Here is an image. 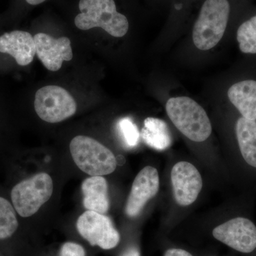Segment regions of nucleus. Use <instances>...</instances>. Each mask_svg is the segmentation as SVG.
Listing matches in <instances>:
<instances>
[{
  "label": "nucleus",
  "instance_id": "nucleus-11",
  "mask_svg": "<svg viewBox=\"0 0 256 256\" xmlns=\"http://www.w3.org/2000/svg\"><path fill=\"white\" fill-rule=\"evenodd\" d=\"M34 38L38 60L50 72H57L62 68L64 62L73 58V50L68 37L56 38L40 32L35 34Z\"/></svg>",
  "mask_w": 256,
  "mask_h": 256
},
{
  "label": "nucleus",
  "instance_id": "nucleus-7",
  "mask_svg": "<svg viewBox=\"0 0 256 256\" xmlns=\"http://www.w3.org/2000/svg\"><path fill=\"white\" fill-rule=\"evenodd\" d=\"M76 227L79 234L90 245L104 250L117 246L120 240L110 218L92 210H88L78 217Z\"/></svg>",
  "mask_w": 256,
  "mask_h": 256
},
{
  "label": "nucleus",
  "instance_id": "nucleus-15",
  "mask_svg": "<svg viewBox=\"0 0 256 256\" xmlns=\"http://www.w3.org/2000/svg\"><path fill=\"white\" fill-rule=\"evenodd\" d=\"M140 137L146 146L156 150H164L172 142L168 124L162 120L156 118L150 117L144 120Z\"/></svg>",
  "mask_w": 256,
  "mask_h": 256
},
{
  "label": "nucleus",
  "instance_id": "nucleus-6",
  "mask_svg": "<svg viewBox=\"0 0 256 256\" xmlns=\"http://www.w3.org/2000/svg\"><path fill=\"white\" fill-rule=\"evenodd\" d=\"M34 109L45 122L57 124L73 116L77 104L68 90L58 86H46L37 90Z\"/></svg>",
  "mask_w": 256,
  "mask_h": 256
},
{
  "label": "nucleus",
  "instance_id": "nucleus-16",
  "mask_svg": "<svg viewBox=\"0 0 256 256\" xmlns=\"http://www.w3.org/2000/svg\"><path fill=\"white\" fill-rule=\"evenodd\" d=\"M236 132L242 158L256 168V120L240 118L236 124Z\"/></svg>",
  "mask_w": 256,
  "mask_h": 256
},
{
  "label": "nucleus",
  "instance_id": "nucleus-18",
  "mask_svg": "<svg viewBox=\"0 0 256 256\" xmlns=\"http://www.w3.org/2000/svg\"><path fill=\"white\" fill-rule=\"evenodd\" d=\"M117 128L126 146L132 148L138 146L140 138V132L132 119L124 118L120 120Z\"/></svg>",
  "mask_w": 256,
  "mask_h": 256
},
{
  "label": "nucleus",
  "instance_id": "nucleus-3",
  "mask_svg": "<svg viewBox=\"0 0 256 256\" xmlns=\"http://www.w3.org/2000/svg\"><path fill=\"white\" fill-rule=\"evenodd\" d=\"M166 111L175 127L194 142H204L212 134L206 111L193 99L186 96L171 98L166 102Z\"/></svg>",
  "mask_w": 256,
  "mask_h": 256
},
{
  "label": "nucleus",
  "instance_id": "nucleus-12",
  "mask_svg": "<svg viewBox=\"0 0 256 256\" xmlns=\"http://www.w3.org/2000/svg\"><path fill=\"white\" fill-rule=\"evenodd\" d=\"M0 52L11 55L20 66H28L36 53L34 38L28 32L5 33L0 36Z\"/></svg>",
  "mask_w": 256,
  "mask_h": 256
},
{
  "label": "nucleus",
  "instance_id": "nucleus-13",
  "mask_svg": "<svg viewBox=\"0 0 256 256\" xmlns=\"http://www.w3.org/2000/svg\"><path fill=\"white\" fill-rule=\"evenodd\" d=\"M84 206L88 210L105 214L109 210L108 186L102 176L86 178L82 184Z\"/></svg>",
  "mask_w": 256,
  "mask_h": 256
},
{
  "label": "nucleus",
  "instance_id": "nucleus-9",
  "mask_svg": "<svg viewBox=\"0 0 256 256\" xmlns=\"http://www.w3.org/2000/svg\"><path fill=\"white\" fill-rule=\"evenodd\" d=\"M171 180L175 200L178 205L186 206L196 201L203 182L194 165L188 162L176 163L172 170Z\"/></svg>",
  "mask_w": 256,
  "mask_h": 256
},
{
  "label": "nucleus",
  "instance_id": "nucleus-14",
  "mask_svg": "<svg viewBox=\"0 0 256 256\" xmlns=\"http://www.w3.org/2000/svg\"><path fill=\"white\" fill-rule=\"evenodd\" d=\"M228 97L244 118L256 120V80H246L229 88Z\"/></svg>",
  "mask_w": 256,
  "mask_h": 256
},
{
  "label": "nucleus",
  "instance_id": "nucleus-1",
  "mask_svg": "<svg viewBox=\"0 0 256 256\" xmlns=\"http://www.w3.org/2000/svg\"><path fill=\"white\" fill-rule=\"evenodd\" d=\"M74 23L78 30L100 28L110 36L120 38L130 28L127 15L118 10L116 0H78Z\"/></svg>",
  "mask_w": 256,
  "mask_h": 256
},
{
  "label": "nucleus",
  "instance_id": "nucleus-19",
  "mask_svg": "<svg viewBox=\"0 0 256 256\" xmlns=\"http://www.w3.org/2000/svg\"><path fill=\"white\" fill-rule=\"evenodd\" d=\"M60 256H86V250L80 244L67 242L62 246Z\"/></svg>",
  "mask_w": 256,
  "mask_h": 256
},
{
  "label": "nucleus",
  "instance_id": "nucleus-2",
  "mask_svg": "<svg viewBox=\"0 0 256 256\" xmlns=\"http://www.w3.org/2000/svg\"><path fill=\"white\" fill-rule=\"evenodd\" d=\"M232 5L229 0H204L193 26L192 38L197 48L212 50L226 30Z\"/></svg>",
  "mask_w": 256,
  "mask_h": 256
},
{
  "label": "nucleus",
  "instance_id": "nucleus-5",
  "mask_svg": "<svg viewBox=\"0 0 256 256\" xmlns=\"http://www.w3.org/2000/svg\"><path fill=\"white\" fill-rule=\"evenodd\" d=\"M70 151L79 169L92 176L110 174L117 166V159L114 153L98 141L88 136L73 138Z\"/></svg>",
  "mask_w": 256,
  "mask_h": 256
},
{
  "label": "nucleus",
  "instance_id": "nucleus-21",
  "mask_svg": "<svg viewBox=\"0 0 256 256\" xmlns=\"http://www.w3.org/2000/svg\"><path fill=\"white\" fill-rule=\"evenodd\" d=\"M121 256H140L139 250L136 248H129Z\"/></svg>",
  "mask_w": 256,
  "mask_h": 256
},
{
  "label": "nucleus",
  "instance_id": "nucleus-8",
  "mask_svg": "<svg viewBox=\"0 0 256 256\" xmlns=\"http://www.w3.org/2000/svg\"><path fill=\"white\" fill-rule=\"evenodd\" d=\"M213 236L239 252L248 254L256 248V226L248 218L237 217L220 224L214 229Z\"/></svg>",
  "mask_w": 256,
  "mask_h": 256
},
{
  "label": "nucleus",
  "instance_id": "nucleus-4",
  "mask_svg": "<svg viewBox=\"0 0 256 256\" xmlns=\"http://www.w3.org/2000/svg\"><path fill=\"white\" fill-rule=\"evenodd\" d=\"M54 191L50 174L41 172L22 178L10 188V200L21 218H30L50 200Z\"/></svg>",
  "mask_w": 256,
  "mask_h": 256
},
{
  "label": "nucleus",
  "instance_id": "nucleus-10",
  "mask_svg": "<svg viewBox=\"0 0 256 256\" xmlns=\"http://www.w3.org/2000/svg\"><path fill=\"white\" fill-rule=\"evenodd\" d=\"M159 188L158 170L151 166L143 168L133 182L124 208L126 215L130 218L138 216L148 202L156 196Z\"/></svg>",
  "mask_w": 256,
  "mask_h": 256
},
{
  "label": "nucleus",
  "instance_id": "nucleus-20",
  "mask_svg": "<svg viewBox=\"0 0 256 256\" xmlns=\"http://www.w3.org/2000/svg\"><path fill=\"white\" fill-rule=\"evenodd\" d=\"M164 256H193L190 252L182 249L172 248L166 250Z\"/></svg>",
  "mask_w": 256,
  "mask_h": 256
},
{
  "label": "nucleus",
  "instance_id": "nucleus-17",
  "mask_svg": "<svg viewBox=\"0 0 256 256\" xmlns=\"http://www.w3.org/2000/svg\"><path fill=\"white\" fill-rule=\"evenodd\" d=\"M236 37L242 53L256 54V15L239 26Z\"/></svg>",
  "mask_w": 256,
  "mask_h": 256
},
{
  "label": "nucleus",
  "instance_id": "nucleus-22",
  "mask_svg": "<svg viewBox=\"0 0 256 256\" xmlns=\"http://www.w3.org/2000/svg\"><path fill=\"white\" fill-rule=\"evenodd\" d=\"M46 1L47 0H24L25 2L30 6H36V5L41 4Z\"/></svg>",
  "mask_w": 256,
  "mask_h": 256
}]
</instances>
